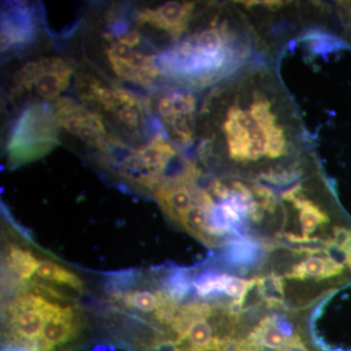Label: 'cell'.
<instances>
[{
    "instance_id": "6da1fadb",
    "label": "cell",
    "mask_w": 351,
    "mask_h": 351,
    "mask_svg": "<svg viewBox=\"0 0 351 351\" xmlns=\"http://www.w3.org/2000/svg\"><path fill=\"white\" fill-rule=\"evenodd\" d=\"M198 131L201 161L221 174L258 178L314 152L294 98L263 62L216 85L198 112Z\"/></svg>"
},
{
    "instance_id": "7a4b0ae2",
    "label": "cell",
    "mask_w": 351,
    "mask_h": 351,
    "mask_svg": "<svg viewBox=\"0 0 351 351\" xmlns=\"http://www.w3.org/2000/svg\"><path fill=\"white\" fill-rule=\"evenodd\" d=\"M191 27L156 58L161 75L177 84L203 89L257 62L262 38L239 4L214 5Z\"/></svg>"
},
{
    "instance_id": "3957f363",
    "label": "cell",
    "mask_w": 351,
    "mask_h": 351,
    "mask_svg": "<svg viewBox=\"0 0 351 351\" xmlns=\"http://www.w3.org/2000/svg\"><path fill=\"white\" fill-rule=\"evenodd\" d=\"M59 124L54 106L43 101L29 104L14 123L6 145L11 168L34 162L59 145Z\"/></svg>"
},
{
    "instance_id": "277c9868",
    "label": "cell",
    "mask_w": 351,
    "mask_h": 351,
    "mask_svg": "<svg viewBox=\"0 0 351 351\" xmlns=\"http://www.w3.org/2000/svg\"><path fill=\"white\" fill-rule=\"evenodd\" d=\"M301 313L265 311L232 351H289L319 346Z\"/></svg>"
},
{
    "instance_id": "5b68a950",
    "label": "cell",
    "mask_w": 351,
    "mask_h": 351,
    "mask_svg": "<svg viewBox=\"0 0 351 351\" xmlns=\"http://www.w3.org/2000/svg\"><path fill=\"white\" fill-rule=\"evenodd\" d=\"M177 145L164 132H157L147 144L129 149L117 164V173L140 188L154 191L167 177L166 172L176 159L181 158Z\"/></svg>"
},
{
    "instance_id": "8992f818",
    "label": "cell",
    "mask_w": 351,
    "mask_h": 351,
    "mask_svg": "<svg viewBox=\"0 0 351 351\" xmlns=\"http://www.w3.org/2000/svg\"><path fill=\"white\" fill-rule=\"evenodd\" d=\"M108 46L106 50L108 61L115 75L143 87L152 86L161 75L156 63V55L138 49L142 36L135 29H127L124 24H117L108 36Z\"/></svg>"
},
{
    "instance_id": "52a82bcc",
    "label": "cell",
    "mask_w": 351,
    "mask_h": 351,
    "mask_svg": "<svg viewBox=\"0 0 351 351\" xmlns=\"http://www.w3.org/2000/svg\"><path fill=\"white\" fill-rule=\"evenodd\" d=\"M75 69L59 57L41 58L25 63L13 77L14 91H34L43 99L52 100L63 93L71 83Z\"/></svg>"
},
{
    "instance_id": "ba28073f",
    "label": "cell",
    "mask_w": 351,
    "mask_h": 351,
    "mask_svg": "<svg viewBox=\"0 0 351 351\" xmlns=\"http://www.w3.org/2000/svg\"><path fill=\"white\" fill-rule=\"evenodd\" d=\"M165 134L178 147L193 145L197 137V100L191 90H173L157 105Z\"/></svg>"
},
{
    "instance_id": "9c48e42d",
    "label": "cell",
    "mask_w": 351,
    "mask_h": 351,
    "mask_svg": "<svg viewBox=\"0 0 351 351\" xmlns=\"http://www.w3.org/2000/svg\"><path fill=\"white\" fill-rule=\"evenodd\" d=\"M60 127L104 154H110L117 138L108 135L103 117L73 99H58L54 105Z\"/></svg>"
},
{
    "instance_id": "30bf717a",
    "label": "cell",
    "mask_w": 351,
    "mask_h": 351,
    "mask_svg": "<svg viewBox=\"0 0 351 351\" xmlns=\"http://www.w3.org/2000/svg\"><path fill=\"white\" fill-rule=\"evenodd\" d=\"M197 4L191 1H169L156 7H145L136 14L140 27H152L163 32L175 43L188 32L198 12Z\"/></svg>"
},
{
    "instance_id": "8fae6325",
    "label": "cell",
    "mask_w": 351,
    "mask_h": 351,
    "mask_svg": "<svg viewBox=\"0 0 351 351\" xmlns=\"http://www.w3.org/2000/svg\"><path fill=\"white\" fill-rule=\"evenodd\" d=\"M76 91L82 100L112 113L114 117L126 108L141 103L140 99L131 91L107 84L88 73H80L76 77Z\"/></svg>"
},
{
    "instance_id": "7c38bea8",
    "label": "cell",
    "mask_w": 351,
    "mask_h": 351,
    "mask_svg": "<svg viewBox=\"0 0 351 351\" xmlns=\"http://www.w3.org/2000/svg\"><path fill=\"white\" fill-rule=\"evenodd\" d=\"M36 36V12L27 4H10L1 15V51L16 52L34 43Z\"/></svg>"
},
{
    "instance_id": "4fadbf2b",
    "label": "cell",
    "mask_w": 351,
    "mask_h": 351,
    "mask_svg": "<svg viewBox=\"0 0 351 351\" xmlns=\"http://www.w3.org/2000/svg\"><path fill=\"white\" fill-rule=\"evenodd\" d=\"M25 285L36 286V288L59 286L77 293H82L85 289L84 281L75 271L51 258L40 257L38 258L34 277Z\"/></svg>"
},
{
    "instance_id": "5bb4252c",
    "label": "cell",
    "mask_w": 351,
    "mask_h": 351,
    "mask_svg": "<svg viewBox=\"0 0 351 351\" xmlns=\"http://www.w3.org/2000/svg\"><path fill=\"white\" fill-rule=\"evenodd\" d=\"M38 258L31 247L17 242H9L4 249V263L7 269L27 283L34 276Z\"/></svg>"
},
{
    "instance_id": "9a60e30c",
    "label": "cell",
    "mask_w": 351,
    "mask_h": 351,
    "mask_svg": "<svg viewBox=\"0 0 351 351\" xmlns=\"http://www.w3.org/2000/svg\"><path fill=\"white\" fill-rule=\"evenodd\" d=\"M135 348L137 351H199L184 348L156 332L149 339L137 341Z\"/></svg>"
},
{
    "instance_id": "2e32d148",
    "label": "cell",
    "mask_w": 351,
    "mask_h": 351,
    "mask_svg": "<svg viewBox=\"0 0 351 351\" xmlns=\"http://www.w3.org/2000/svg\"><path fill=\"white\" fill-rule=\"evenodd\" d=\"M289 351H330L326 350V348H323V346H316V348H300V350H293Z\"/></svg>"
},
{
    "instance_id": "e0dca14e",
    "label": "cell",
    "mask_w": 351,
    "mask_h": 351,
    "mask_svg": "<svg viewBox=\"0 0 351 351\" xmlns=\"http://www.w3.org/2000/svg\"><path fill=\"white\" fill-rule=\"evenodd\" d=\"M2 351H25L21 350V348H17V346H9V345H2Z\"/></svg>"
}]
</instances>
